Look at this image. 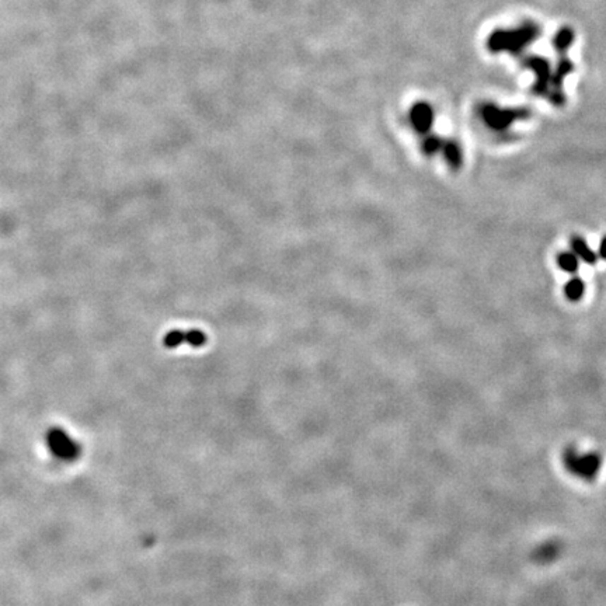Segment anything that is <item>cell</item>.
I'll use <instances>...</instances> for the list:
<instances>
[{"label":"cell","instance_id":"cell-9","mask_svg":"<svg viewBox=\"0 0 606 606\" xmlns=\"http://www.w3.org/2000/svg\"><path fill=\"white\" fill-rule=\"evenodd\" d=\"M598 257H601L602 260L606 261V235L602 238L601 243H600V249H598Z\"/></svg>","mask_w":606,"mask_h":606},{"label":"cell","instance_id":"cell-6","mask_svg":"<svg viewBox=\"0 0 606 606\" xmlns=\"http://www.w3.org/2000/svg\"><path fill=\"white\" fill-rule=\"evenodd\" d=\"M566 298L571 302H578L585 293V282L580 276H573L564 286Z\"/></svg>","mask_w":606,"mask_h":606},{"label":"cell","instance_id":"cell-1","mask_svg":"<svg viewBox=\"0 0 606 606\" xmlns=\"http://www.w3.org/2000/svg\"><path fill=\"white\" fill-rule=\"evenodd\" d=\"M563 462L573 476L585 482L597 479L602 467V456L598 452H581L576 446H570L564 450Z\"/></svg>","mask_w":606,"mask_h":606},{"label":"cell","instance_id":"cell-3","mask_svg":"<svg viewBox=\"0 0 606 606\" xmlns=\"http://www.w3.org/2000/svg\"><path fill=\"white\" fill-rule=\"evenodd\" d=\"M410 121L416 132L427 135L433 124V110L429 103H417L410 111Z\"/></svg>","mask_w":606,"mask_h":606},{"label":"cell","instance_id":"cell-7","mask_svg":"<svg viewBox=\"0 0 606 606\" xmlns=\"http://www.w3.org/2000/svg\"><path fill=\"white\" fill-rule=\"evenodd\" d=\"M557 265L564 271V272H569V274H576L577 271H578V267H580V262H578V257L573 253V252H561V253H559L557 255Z\"/></svg>","mask_w":606,"mask_h":606},{"label":"cell","instance_id":"cell-8","mask_svg":"<svg viewBox=\"0 0 606 606\" xmlns=\"http://www.w3.org/2000/svg\"><path fill=\"white\" fill-rule=\"evenodd\" d=\"M442 146H443V139L442 138H439L438 135H435V134H430V135H426V138H424V141H423V146H421V149H423V153L424 155H427V156H433V155H436L439 151H442Z\"/></svg>","mask_w":606,"mask_h":606},{"label":"cell","instance_id":"cell-2","mask_svg":"<svg viewBox=\"0 0 606 606\" xmlns=\"http://www.w3.org/2000/svg\"><path fill=\"white\" fill-rule=\"evenodd\" d=\"M479 115L484 121V124L494 131H506L515 121L526 120L530 117V112L525 108H499L494 104H482L479 107Z\"/></svg>","mask_w":606,"mask_h":606},{"label":"cell","instance_id":"cell-5","mask_svg":"<svg viewBox=\"0 0 606 606\" xmlns=\"http://www.w3.org/2000/svg\"><path fill=\"white\" fill-rule=\"evenodd\" d=\"M570 246H571L573 253L580 260L584 261L585 264L595 265L598 262V255L590 247V245L587 243V240L584 238H581L580 235H574L570 239Z\"/></svg>","mask_w":606,"mask_h":606},{"label":"cell","instance_id":"cell-4","mask_svg":"<svg viewBox=\"0 0 606 606\" xmlns=\"http://www.w3.org/2000/svg\"><path fill=\"white\" fill-rule=\"evenodd\" d=\"M442 152H443V156H445L448 166L453 172H458L462 169V166H463V151H462V146L459 145L458 141H455V139L443 141Z\"/></svg>","mask_w":606,"mask_h":606}]
</instances>
